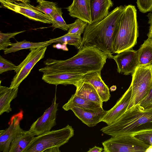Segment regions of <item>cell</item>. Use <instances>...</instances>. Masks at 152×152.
<instances>
[{"mask_svg": "<svg viewBox=\"0 0 152 152\" xmlns=\"http://www.w3.org/2000/svg\"><path fill=\"white\" fill-rule=\"evenodd\" d=\"M152 130V108H145L138 104L125 111L113 123L104 127L102 132L113 136L134 135Z\"/></svg>", "mask_w": 152, "mask_h": 152, "instance_id": "3957f363", "label": "cell"}, {"mask_svg": "<svg viewBox=\"0 0 152 152\" xmlns=\"http://www.w3.org/2000/svg\"><path fill=\"white\" fill-rule=\"evenodd\" d=\"M14 1H21L22 2L28 3L29 2V0H10Z\"/></svg>", "mask_w": 152, "mask_h": 152, "instance_id": "74e56055", "label": "cell"}, {"mask_svg": "<svg viewBox=\"0 0 152 152\" xmlns=\"http://www.w3.org/2000/svg\"><path fill=\"white\" fill-rule=\"evenodd\" d=\"M101 71H96L84 74L81 80L91 83L96 90L102 101L106 102L111 95L108 87L102 78Z\"/></svg>", "mask_w": 152, "mask_h": 152, "instance_id": "2e32d148", "label": "cell"}, {"mask_svg": "<svg viewBox=\"0 0 152 152\" xmlns=\"http://www.w3.org/2000/svg\"><path fill=\"white\" fill-rule=\"evenodd\" d=\"M134 135L145 143L152 145V130L139 132Z\"/></svg>", "mask_w": 152, "mask_h": 152, "instance_id": "1f68e13d", "label": "cell"}, {"mask_svg": "<svg viewBox=\"0 0 152 152\" xmlns=\"http://www.w3.org/2000/svg\"><path fill=\"white\" fill-rule=\"evenodd\" d=\"M119 73L128 75L132 74L139 66L137 51L130 49L120 52L113 56Z\"/></svg>", "mask_w": 152, "mask_h": 152, "instance_id": "7c38bea8", "label": "cell"}, {"mask_svg": "<svg viewBox=\"0 0 152 152\" xmlns=\"http://www.w3.org/2000/svg\"><path fill=\"white\" fill-rule=\"evenodd\" d=\"M5 8L20 14L28 18L45 23H52L53 20L35 7L28 3L18 2L10 0H0Z\"/></svg>", "mask_w": 152, "mask_h": 152, "instance_id": "9c48e42d", "label": "cell"}, {"mask_svg": "<svg viewBox=\"0 0 152 152\" xmlns=\"http://www.w3.org/2000/svg\"><path fill=\"white\" fill-rule=\"evenodd\" d=\"M137 51L139 66L152 65V42L147 39Z\"/></svg>", "mask_w": 152, "mask_h": 152, "instance_id": "603a6c76", "label": "cell"}, {"mask_svg": "<svg viewBox=\"0 0 152 152\" xmlns=\"http://www.w3.org/2000/svg\"><path fill=\"white\" fill-rule=\"evenodd\" d=\"M21 111L12 117L9 127L0 131V152H9L11 142L25 130L20 127V121L23 118Z\"/></svg>", "mask_w": 152, "mask_h": 152, "instance_id": "8fae6325", "label": "cell"}, {"mask_svg": "<svg viewBox=\"0 0 152 152\" xmlns=\"http://www.w3.org/2000/svg\"><path fill=\"white\" fill-rule=\"evenodd\" d=\"M26 31L23 30L20 31L13 33H4L0 32V50L4 51L6 50L8 47L10 46L12 43L10 42V39L14 37L17 35Z\"/></svg>", "mask_w": 152, "mask_h": 152, "instance_id": "f1b7e54d", "label": "cell"}, {"mask_svg": "<svg viewBox=\"0 0 152 152\" xmlns=\"http://www.w3.org/2000/svg\"><path fill=\"white\" fill-rule=\"evenodd\" d=\"M17 67V66L0 56V74L9 71L15 70Z\"/></svg>", "mask_w": 152, "mask_h": 152, "instance_id": "f546056e", "label": "cell"}, {"mask_svg": "<svg viewBox=\"0 0 152 152\" xmlns=\"http://www.w3.org/2000/svg\"><path fill=\"white\" fill-rule=\"evenodd\" d=\"M135 7L125 5L113 45V53L131 49L137 43L138 27Z\"/></svg>", "mask_w": 152, "mask_h": 152, "instance_id": "277c9868", "label": "cell"}, {"mask_svg": "<svg viewBox=\"0 0 152 152\" xmlns=\"http://www.w3.org/2000/svg\"><path fill=\"white\" fill-rule=\"evenodd\" d=\"M74 107L93 110L103 107L99 104L79 96L75 94L72 95L67 102L63 106L62 108L65 111H68Z\"/></svg>", "mask_w": 152, "mask_h": 152, "instance_id": "44dd1931", "label": "cell"}, {"mask_svg": "<svg viewBox=\"0 0 152 152\" xmlns=\"http://www.w3.org/2000/svg\"><path fill=\"white\" fill-rule=\"evenodd\" d=\"M136 3L140 11L142 13L152 11V0H137Z\"/></svg>", "mask_w": 152, "mask_h": 152, "instance_id": "4dcf8cb0", "label": "cell"}, {"mask_svg": "<svg viewBox=\"0 0 152 152\" xmlns=\"http://www.w3.org/2000/svg\"><path fill=\"white\" fill-rule=\"evenodd\" d=\"M51 44L49 43L48 41L40 42H33L24 40L22 41L12 43L10 47L7 48L4 50L5 54L15 52L23 49H31L41 47L48 46Z\"/></svg>", "mask_w": 152, "mask_h": 152, "instance_id": "cb8c5ba5", "label": "cell"}, {"mask_svg": "<svg viewBox=\"0 0 152 152\" xmlns=\"http://www.w3.org/2000/svg\"><path fill=\"white\" fill-rule=\"evenodd\" d=\"M91 23L99 21L106 18L110 8L113 6L111 0H90Z\"/></svg>", "mask_w": 152, "mask_h": 152, "instance_id": "ac0fdd59", "label": "cell"}, {"mask_svg": "<svg viewBox=\"0 0 152 152\" xmlns=\"http://www.w3.org/2000/svg\"><path fill=\"white\" fill-rule=\"evenodd\" d=\"M138 104L145 108H152V82L148 94Z\"/></svg>", "mask_w": 152, "mask_h": 152, "instance_id": "d6a6232c", "label": "cell"}, {"mask_svg": "<svg viewBox=\"0 0 152 152\" xmlns=\"http://www.w3.org/2000/svg\"><path fill=\"white\" fill-rule=\"evenodd\" d=\"M18 87L11 88L0 86V115L4 113H9L12 111L11 102L17 96Z\"/></svg>", "mask_w": 152, "mask_h": 152, "instance_id": "ffe728a7", "label": "cell"}, {"mask_svg": "<svg viewBox=\"0 0 152 152\" xmlns=\"http://www.w3.org/2000/svg\"><path fill=\"white\" fill-rule=\"evenodd\" d=\"M56 100L55 96L52 101L51 106L30 126L29 130L35 136H39L50 131L56 125V119L58 107Z\"/></svg>", "mask_w": 152, "mask_h": 152, "instance_id": "30bf717a", "label": "cell"}, {"mask_svg": "<svg viewBox=\"0 0 152 152\" xmlns=\"http://www.w3.org/2000/svg\"><path fill=\"white\" fill-rule=\"evenodd\" d=\"M75 86L76 87L75 94L102 107L103 102L96 90L91 83L83 81L81 79Z\"/></svg>", "mask_w": 152, "mask_h": 152, "instance_id": "d6986e66", "label": "cell"}, {"mask_svg": "<svg viewBox=\"0 0 152 152\" xmlns=\"http://www.w3.org/2000/svg\"><path fill=\"white\" fill-rule=\"evenodd\" d=\"M71 110L83 123L89 127L95 126L101 122L107 111L103 107L93 110L74 107Z\"/></svg>", "mask_w": 152, "mask_h": 152, "instance_id": "9a60e30c", "label": "cell"}, {"mask_svg": "<svg viewBox=\"0 0 152 152\" xmlns=\"http://www.w3.org/2000/svg\"><path fill=\"white\" fill-rule=\"evenodd\" d=\"M152 152V145H150L146 149L145 152Z\"/></svg>", "mask_w": 152, "mask_h": 152, "instance_id": "8d00e7d4", "label": "cell"}, {"mask_svg": "<svg viewBox=\"0 0 152 152\" xmlns=\"http://www.w3.org/2000/svg\"><path fill=\"white\" fill-rule=\"evenodd\" d=\"M82 41V38L80 35L70 34L67 33L64 35L48 40L49 43H58L72 45L78 49Z\"/></svg>", "mask_w": 152, "mask_h": 152, "instance_id": "d4e9b609", "label": "cell"}, {"mask_svg": "<svg viewBox=\"0 0 152 152\" xmlns=\"http://www.w3.org/2000/svg\"><path fill=\"white\" fill-rule=\"evenodd\" d=\"M88 23L80 19H77L73 23L69 24L68 33L81 35Z\"/></svg>", "mask_w": 152, "mask_h": 152, "instance_id": "83f0119b", "label": "cell"}, {"mask_svg": "<svg viewBox=\"0 0 152 152\" xmlns=\"http://www.w3.org/2000/svg\"><path fill=\"white\" fill-rule=\"evenodd\" d=\"M102 144L104 152H145L150 145L134 135L112 136Z\"/></svg>", "mask_w": 152, "mask_h": 152, "instance_id": "52a82bcc", "label": "cell"}, {"mask_svg": "<svg viewBox=\"0 0 152 152\" xmlns=\"http://www.w3.org/2000/svg\"><path fill=\"white\" fill-rule=\"evenodd\" d=\"M66 9L71 16L91 23L90 0H73Z\"/></svg>", "mask_w": 152, "mask_h": 152, "instance_id": "e0dca14e", "label": "cell"}, {"mask_svg": "<svg viewBox=\"0 0 152 152\" xmlns=\"http://www.w3.org/2000/svg\"><path fill=\"white\" fill-rule=\"evenodd\" d=\"M74 130L67 125L35 137L23 152H60V147L73 136Z\"/></svg>", "mask_w": 152, "mask_h": 152, "instance_id": "5b68a950", "label": "cell"}, {"mask_svg": "<svg viewBox=\"0 0 152 152\" xmlns=\"http://www.w3.org/2000/svg\"><path fill=\"white\" fill-rule=\"evenodd\" d=\"M53 47L54 48H56L58 49H61L62 45L60 43H59L56 45H54Z\"/></svg>", "mask_w": 152, "mask_h": 152, "instance_id": "d590c367", "label": "cell"}, {"mask_svg": "<svg viewBox=\"0 0 152 152\" xmlns=\"http://www.w3.org/2000/svg\"><path fill=\"white\" fill-rule=\"evenodd\" d=\"M103 149L102 148H101L96 146H94L93 148L90 149L87 151L88 152H101L102 151Z\"/></svg>", "mask_w": 152, "mask_h": 152, "instance_id": "e575fe53", "label": "cell"}, {"mask_svg": "<svg viewBox=\"0 0 152 152\" xmlns=\"http://www.w3.org/2000/svg\"><path fill=\"white\" fill-rule=\"evenodd\" d=\"M131 95V89L129 86L115 105L106 111L102 121L105 123L107 125L115 121L126 109L130 101Z\"/></svg>", "mask_w": 152, "mask_h": 152, "instance_id": "5bb4252c", "label": "cell"}, {"mask_svg": "<svg viewBox=\"0 0 152 152\" xmlns=\"http://www.w3.org/2000/svg\"><path fill=\"white\" fill-rule=\"evenodd\" d=\"M63 14L61 8L58 7L55 11L52 16L53 22L51 26L55 28H58L64 31L69 29V24H66L62 17Z\"/></svg>", "mask_w": 152, "mask_h": 152, "instance_id": "4316f807", "label": "cell"}, {"mask_svg": "<svg viewBox=\"0 0 152 152\" xmlns=\"http://www.w3.org/2000/svg\"><path fill=\"white\" fill-rule=\"evenodd\" d=\"M36 0L38 3V5L36 7L52 20V16L58 7L57 4L45 0Z\"/></svg>", "mask_w": 152, "mask_h": 152, "instance_id": "484cf974", "label": "cell"}, {"mask_svg": "<svg viewBox=\"0 0 152 152\" xmlns=\"http://www.w3.org/2000/svg\"><path fill=\"white\" fill-rule=\"evenodd\" d=\"M148 18V23L149 24V32L147 34V39L152 42V13H149L147 15Z\"/></svg>", "mask_w": 152, "mask_h": 152, "instance_id": "836d02e7", "label": "cell"}, {"mask_svg": "<svg viewBox=\"0 0 152 152\" xmlns=\"http://www.w3.org/2000/svg\"><path fill=\"white\" fill-rule=\"evenodd\" d=\"M34 136L29 130L25 131L11 142L9 152H23Z\"/></svg>", "mask_w": 152, "mask_h": 152, "instance_id": "7402d4cb", "label": "cell"}, {"mask_svg": "<svg viewBox=\"0 0 152 152\" xmlns=\"http://www.w3.org/2000/svg\"><path fill=\"white\" fill-rule=\"evenodd\" d=\"M152 66H138L132 74L131 95L126 109L137 104L148 94L152 82Z\"/></svg>", "mask_w": 152, "mask_h": 152, "instance_id": "8992f818", "label": "cell"}, {"mask_svg": "<svg viewBox=\"0 0 152 152\" xmlns=\"http://www.w3.org/2000/svg\"><path fill=\"white\" fill-rule=\"evenodd\" d=\"M84 74L66 72H54L43 74L42 79L49 84L74 86L81 79Z\"/></svg>", "mask_w": 152, "mask_h": 152, "instance_id": "4fadbf2b", "label": "cell"}, {"mask_svg": "<svg viewBox=\"0 0 152 152\" xmlns=\"http://www.w3.org/2000/svg\"><path fill=\"white\" fill-rule=\"evenodd\" d=\"M108 58L107 54L93 46L79 50L72 57L64 60L49 58L44 61L45 66L39 69L43 74L66 72L85 74L101 70Z\"/></svg>", "mask_w": 152, "mask_h": 152, "instance_id": "6da1fadb", "label": "cell"}, {"mask_svg": "<svg viewBox=\"0 0 152 152\" xmlns=\"http://www.w3.org/2000/svg\"><path fill=\"white\" fill-rule=\"evenodd\" d=\"M151 73H152V67H151Z\"/></svg>", "mask_w": 152, "mask_h": 152, "instance_id": "f35d334b", "label": "cell"}, {"mask_svg": "<svg viewBox=\"0 0 152 152\" xmlns=\"http://www.w3.org/2000/svg\"><path fill=\"white\" fill-rule=\"evenodd\" d=\"M48 47H41L30 49V52L14 70L16 74L11 82L10 88L18 87L35 65L44 58Z\"/></svg>", "mask_w": 152, "mask_h": 152, "instance_id": "ba28073f", "label": "cell"}, {"mask_svg": "<svg viewBox=\"0 0 152 152\" xmlns=\"http://www.w3.org/2000/svg\"><path fill=\"white\" fill-rule=\"evenodd\" d=\"M125 5L117 7L107 16L99 21L88 24L83 33L82 41L78 49L95 47L113 58V45Z\"/></svg>", "mask_w": 152, "mask_h": 152, "instance_id": "7a4b0ae2", "label": "cell"}]
</instances>
